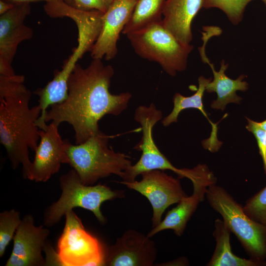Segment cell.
<instances>
[{"instance_id":"1","label":"cell","mask_w":266,"mask_h":266,"mask_svg":"<svg viewBox=\"0 0 266 266\" xmlns=\"http://www.w3.org/2000/svg\"><path fill=\"white\" fill-rule=\"evenodd\" d=\"M113 67L101 59H93L83 68L77 64L67 81V96L47 110L45 122L58 126L66 122L74 130L75 144L82 143L100 130L99 121L105 115L118 116L128 107L129 92L112 94L109 91Z\"/></svg>"},{"instance_id":"27","label":"cell","mask_w":266,"mask_h":266,"mask_svg":"<svg viewBox=\"0 0 266 266\" xmlns=\"http://www.w3.org/2000/svg\"><path fill=\"white\" fill-rule=\"evenodd\" d=\"M5 1L12 3H22V2H29L39 1H45L46 2L50 1L52 0H3ZM68 4L75 7V3L73 0H64Z\"/></svg>"},{"instance_id":"14","label":"cell","mask_w":266,"mask_h":266,"mask_svg":"<svg viewBox=\"0 0 266 266\" xmlns=\"http://www.w3.org/2000/svg\"><path fill=\"white\" fill-rule=\"evenodd\" d=\"M44 227V225L36 226L32 215H25L13 237L12 252L5 265L46 266L42 253L44 251L50 231Z\"/></svg>"},{"instance_id":"9","label":"cell","mask_w":266,"mask_h":266,"mask_svg":"<svg viewBox=\"0 0 266 266\" xmlns=\"http://www.w3.org/2000/svg\"><path fill=\"white\" fill-rule=\"evenodd\" d=\"M162 117V111L153 103L149 106L140 105L135 109L134 119L141 125L142 136L134 149L141 151L142 154L138 161L125 171L123 181H133L137 175L143 172L157 169L170 170L175 172L179 178H183V168L173 166L155 143L153 128Z\"/></svg>"},{"instance_id":"26","label":"cell","mask_w":266,"mask_h":266,"mask_svg":"<svg viewBox=\"0 0 266 266\" xmlns=\"http://www.w3.org/2000/svg\"><path fill=\"white\" fill-rule=\"evenodd\" d=\"M114 0H73L76 8L84 10H99L105 12Z\"/></svg>"},{"instance_id":"12","label":"cell","mask_w":266,"mask_h":266,"mask_svg":"<svg viewBox=\"0 0 266 266\" xmlns=\"http://www.w3.org/2000/svg\"><path fill=\"white\" fill-rule=\"evenodd\" d=\"M58 127L51 122L44 129L39 130V141L26 179L35 182H46L59 172L62 164H67L65 141Z\"/></svg>"},{"instance_id":"2","label":"cell","mask_w":266,"mask_h":266,"mask_svg":"<svg viewBox=\"0 0 266 266\" xmlns=\"http://www.w3.org/2000/svg\"><path fill=\"white\" fill-rule=\"evenodd\" d=\"M23 75H0V142L13 169L22 166L26 178L32 164L29 149L34 151L40 139L36 122L41 114L38 104L30 107L31 91Z\"/></svg>"},{"instance_id":"15","label":"cell","mask_w":266,"mask_h":266,"mask_svg":"<svg viewBox=\"0 0 266 266\" xmlns=\"http://www.w3.org/2000/svg\"><path fill=\"white\" fill-rule=\"evenodd\" d=\"M139 0H114L102 16L100 35L91 53L92 59L106 61L114 59L118 53L120 34L130 20Z\"/></svg>"},{"instance_id":"11","label":"cell","mask_w":266,"mask_h":266,"mask_svg":"<svg viewBox=\"0 0 266 266\" xmlns=\"http://www.w3.org/2000/svg\"><path fill=\"white\" fill-rule=\"evenodd\" d=\"M31 11L30 3H14V7L0 15V75H16L12 63L22 42L32 38L33 29L24 23Z\"/></svg>"},{"instance_id":"19","label":"cell","mask_w":266,"mask_h":266,"mask_svg":"<svg viewBox=\"0 0 266 266\" xmlns=\"http://www.w3.org/2000/svg\"><path fill=\"white\" fill-rule=\"evenodd\" d=\"M213 236L216 241L214 252L207 266H265L266 262L240 258L234 255L230 244L231 231L223 220L217 219L214 223Z\"/></svg>"},{"instance_id":"5","label":"cell","mask_w":266,"mask_h":266,"mask_svg":"<svg viewBox=\"0 0 266 266\" xmlns=\"http://www.w3.org/2000/svg\"><path fill=\"white\" fill-rule=\"evenodd\" d=\"M205 198L212 208L221 215L250 258L266 262V224L249 217L243 206L225 189L216 184L207 188Z\"/></svg>"},{"instance_id":"3","label":"cell","mask_w":266,"mask_h":266,"mask_svg":"<svg viewBox=\"0 0 266 266\" xmlns=\"http://www.w3.org/2000/svg\"><path fill=\"white\" fill-rule=\"evenodd\" d=\"M46 14L52 18L67 17L76 24L78 44L63 62L61 70L55 69L54 77L44 87L36 89L41 110L40 118H45L47 109L62 102L67 96V81L77 62L84 55L91 52L100 33L103 13L96 10H84L73 7L64 0H52L44 6Z\"/></svg>"},{"instance_id":"4","label":"cell","mask_w":266,"mask_h":266,"mask_svg":"<svg viewBox=\"0 0 266 266\" xmlns=\"http://www.w3.org/2000/svg\"><path fill=\"white\" fill-rule=\"evenodd\" d=\"M108 135L100 131L82 143L73 144L65 140L67 164L76 172L83 184L93 185L111 174L123 178L132 165L128 156L116 152L108 146Z\"/></svg>"},{"instance_id":"13","label":"cell","mask_w":266,"mask_h":266,"mask_svg":"<svg viewBox=\"0 0 266 266\" xmlns=\"http://www.w3.org/2000/svg\"><path fill=\"white\" fill-rule=\"evenodd\" d=\"M150 238L135 230H128L114 245L104 248V266H153L157 250Z\"/></svg>"},{"instance_id":"8","label":"cell","mask_w":266,"mask_h":266,"mask_svg":"<svg viewBox=\"0 0 266 266\" xmlns=\"http://www.w3.org/2000/svg\"><path fill=\"white\" fill-rule=\"evenodd\" d=\"M63 233L57 243L59 266H104V247L88 232L73 210L66 215Z\"/></svg>"},{"instance_id":"22","label":"cell","mask_w":266,"mask_h":266,"mask_svg":"<svg viewBox=\"0 0 266 266\" xmlns=\"http://www.w3.org/2000/svg\"><path fill=\"white\" fill-rule=\"evenodd\" d=\"M255 0H203V8H217L223 11L233 25H237L243 19L247 5Z\"/></svg>"},{"instance_id":"10","label":"cell","mask_w":266,"mask_h":266,"mask_svg":"<svg viewBox=\"0 0 266 266\" xmlns=\"http://www.w3.org/2000/svg\"><path fill=\"white\" fill-rule=\"evenodd\" d=\"M138 181H122L119 183L134 190L146 197L152 209V228L161 221L162 216L171 205L178 203L187 196L179 178L168 175L163 170H153L141 174Z\"/></svg>"},{"instance_id":"30","label":"cell","mask_w":266,"mask_h":266,"mask_svg":"<svg viewBox=\"0 0 266 266\" xmlns=\"http://www.w3.org/2000/svg\"><path fill=\"white\" fill-rule=\"evenodd\" d=\"M262 1H263V2L264 3V4H265L266 6V0H262Z\"/></svg>"},{"instance_id":"17","label":"cell","mask_w":266,"mask_h":266,"mask_svg":"<svg viewBox=\"0 0 266 266\" xmlns=\"http://www.w3.org/2000/svg\"><path fill=\"white\" fill-rule=\"evenodd\" d=\"M203 8V0H166L162 23L176 39L185 44L193 39L192 22Z\"/></svg>"},{"instance_id":"28","label":"cell","mask_w":266,"mask_h":266,"mask_svg":"<svg viewBox=\"0 0 266 266\" xmlns=\"http://www.w3.org/2000/svg\"><path fill=\"white\" fill-rule=\"evenodd\" d=\"M14 6V3L0 0V15L7 12L11 9Z\"/></svg>"},{"instance_id":"18","label":"cell","mask_w":266,"mask_h":266,"mask_svg":"<svg viewBox=\"0 0 266 266\" xmlns=\"http://www.w3.org/2000/svg\"><path fill=\"white\" fill-rule=\"evenodd\" d=\"M207 187L206 186L193 187V194L183 198L177 206L169 210L164 219L153 228L147 236L151 237L162 231L172 230L176 235L181 236L199 203L204 200Z\"/></svg>"},{"instance_id":"20","label":"cell","mask_w":266,"mask_h":266,"mask_svg":"<svg viewBox=\"0 0 266 266\" xmlns=\"http://www.w3.org/2000/svg\"><path fill=\"white\" fill-rule=\"evenodd\" d=\"M166 0H139L122 33L127 34L162 20Z\"/></svg>"},{"instance_id":"7","label":"cell","mask_w":266,"mask_h":266,"mask_svg":"<svg viewBox=\"0 0 266 266\" xmlns=\"http://www.w3.org/2000/svg\"><path fill=\"white\" fill-rule=\"evenodd\" d=\"M59 183L61 195L44 213L43 223L46 228L58 223L63 216L75 207L91 211L104 224L106 220L100 210L101 205L107 200L121 198L124 194L121 191L112 190L104 185H85L73 169L62 175Z\"/></svg>"},{"instance_id":"29","label":"cell","mask_w":266,"mask_h":266,"mask_svg":"<svg viewBox=\"0 0 266 266\" xmlns=\"http://www.w3.org/2000/svg\"><path fill=\"white\" fill-rule=\"evenodd\" d=\"M260 126L266 131V120L259 122Z\"/></svg>"},{"instance_id":"25","label":"cell","mask_w":266,"mask_h":266,"mask_svg":"<svg viewBox=\"0 0 266 266\" xmlns=\"http://www.w3.org/2000/svg\"><path fill=\"white\" fill-rule=\"evenodd\" d=\"M246 129L255 136L257 142L259 153L262 158L263 166L266 175V131L260 126L259 122L246 117Z\"/></svg>"},{"instance_id":"21","label":"cell","mask_w":266,"mask_h":266,"mask_svg":"<svg viewBox=\"0 0 266 266\" xmlns=\"http://www.w3.org/2000/svg\"><path fill=\"white\" fill-rule=\"evenodd\" d=\"M211 78H206L200 76L198 78L199 87L197 92L192 96L185 97L176 93L173 98V108L170 113L162 121L163 125L167 127L171 124L177 122L180 113L188 108H196L208 120L212 126V132L217 131V124H214L209 120L206 112L203 109L202 97L207 84L211 81Z\"/></svg>"},{"instance_id":"16","label":"cell","mask_w":266,"mask_h":266,"mask_svg":"<svg viewBox=\"0 0 266 266\" xmlns=\"http://www.w3.org/2000/svg\"><path fill=\"white\" fill-rule=\"evenodd\" d=\"M208 38L206 36L202 37L203 44L199 47L202 61L210 66L213 74V79L207 84L205 91L208 93H216L217 99L212 101L211 107L213 109L223 111L228 103H240L242 98L236 95V92H245L247 90L248 83L243 80L246 76L243 74L239 76L236 79H232L228 77L225 71L229 66V64L226 63L224 60L221 62L219 71L215 69L214 65L210 63L205 52V45Z\"/></svg>"},{"instance_id":"24","label":"cell","mask_w":266,"mask_h":266,"mask_svg":"<svg viewBox=\"0 0 266 266\" xmlns=\"http://www.w3.org/2000/svg\"><path fill=\"white\" fill-rule=\"evenodd\" d=\"M243 210L253 220L266 224V186L246 200Z\"/></svg>"},{"instance_id":"6","label":"cell","mask_w":266,"mask_h":266,"mask_svg":"<svg viewBox=\"0 0 266 266\" xmlns=\"http://www.w3.org/2000/svg\"><path fill=\"white\" fill-rule=\"evenodd\" d=\"M126 36L138 56L157 63L171 76L185 70L194 49L192 45L176 39L164 27L162 20Z\"/></svg>"},{"instance_id":"23","label":"cell","mask_w":266,"mask_h":266,"mask_svg":"<svg viewBox=\"0 0 266 266\" xmlns=\"http://www.w3.org/2000/svg\"><path fill=\"white\" fill-rule=\"evenodd\" d=\"M21 222L20 213L14 209L0 212V257L4 255Z\"/></svg>"}]
</instances>
